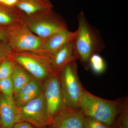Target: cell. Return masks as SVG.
<instances>
[{
    "instance_id": "8992f818",
    "label": "cell",
    "mask_w": 128,
    "mask_h": 128,
    "mask_svg": "<svg viewBox=\"0 0 128 128\" xmlns=\"http://www.w3.org/2000/svg\"><path fill=\"white\" fill-rule=\"evenodd\" d=\"M8 28V42L12 51L38 52L45 41L34 34L22 21Z\"/></svg>"
},
{
    "instance_id": "ac0fdd59",
    "label": "cell",
    "mask_w": 128,
    "mask_h": 128,
    "mask_svg": "<svg viewBox=\"0 0 128 128\" xmlns=\"http://www.w3.org/2000/svg\"><path fill=\"white\" fill-rule=\"evenodd\" d=\"M89 68L92 69L95 74H100L103 73L106 68L105 60L98 54L91 56L89 61Z\"/></svg>"
},
{
    "instance_id": "d6986e66",
    "label": "cell",
    "mask_w": 128,
    "mask_h": 128,
    "mask_svg": "<svg viewBox=\"0 0 128 128\" xmlns=\"http://www.w3.org/2000/svg\"><path fill=\"white\" fill-rule=\"evenodd\" d=\"M0 92L6 98L14 102V88L11 77L0 80Z\"/></svg>"
},
{
    "instance_id": "44dd1931",
    "label": "cell",
    "mask_w": 128,
    "mask_h": 128,
    "mask_svg": "<svg viewBox=\"0 0 128 128\" xmlns=\"http://www.w3.org/2000/svg\"><path fill=\"white\" fill-rule=\"evenodd\" d=\"M12 50L8 41L0 40V63L9 57Z\"/></svg>"
},
{
    "instance_id": "4fadbf2b",
    "label": "cell",
    "mask_w": 128,
    "mask_h": 128,
    "mask_svg": "<svg viewBox=\"0 0 128 128\" xmlns=\"http://www.w3.org/2000/svg\"><path fill=\"white\" fill-rule=\"evenodd\" d=\"M43 90V87L40 83L33 79L14 95V104L20 108L42 93Z\"/></svg>"
},
{
    "instance_id": "e0dca14e",
    "label": "cell",
    "mask_w": 128,
    "mask_h": 128,
    "mask_svg": "<svg viewBox=\"0 0 128 128\" xmlns=\"http://www.w3.org/2000/svg\"><path fill=\"white\" fill-rule=\"evenodd\" d=\"M16 63L10 57L6 58L0 63V80L10 78Z\"/></svg>"
},
{
    "instance_id": "6da1fadb",
    "label": "cell",
    "mask_w": 128,
    "mask_h": 128,
    "mask_svg": "<svg viewBox=\"0 0 128 128\" xmlns=\"http://www.w3.org/2000/svg\"><path fill=\"white\" fill-rule=\"evenodd\" d=\"M77 19L78 26L73 40L74 48L77 59L88 70L90 57L99 54L105 44L99 30L89 23L84 11L80 12Z\"/></svg>"
},
{
    "instance_id": "4316f807",
    "label": "cell",
    "mask_w": 128,
    "mask_h": 128,
    "mask_svg": "<svg viewBox=\"0 0 128 128\" xmlns=\"http://www.w3.org/2000/svg\"><path fill=\"white\" fill-rule=\"evenodd\" d=\"M47 126H45V127H42L41 128H47Z\"/></svg>"
},
{
    "instance_id": "3957f363",
    "label": "cell",
    "mask_w": 128,
    "mask_h": 128,
    "mask_svg": "<svg viewBox=\"0 0 128 128\" xmlns=\"http://www.w3.org/2000/svg\"><path fill=\"white\" fill-rule=\"evenodd\" d=\"M22 22L34 34L44 39L68 28L64 18L53 9L32 16H25Z\"/></svg>"
},
{
    "instance_id": "277c9868",
    "label": "cell",
    "mask_w": 128,
    "mask_h": 128,
    "mask_svg": "<svg viewBox=\"0 0 128 128\" xmlns=\"http://www.w3.org/2000/svg\"><path fill=\"white\" fill-rule=\"evenodd\" d=\"M9 57L37 80H45L55 74L50 56L33 51H12Z\"/></svg>"
},
{
    "instance_id": "30bf717a",
    "label": "cell",
    "mask_w": 128,
    "mask_h": 128,
    "mask_svg": "<svg viewBox=\"0 0 128 128\" xmlns=\"http://www.w3.org/2000/svg\"><path fill=\"white\" fill-rule=\"evenodd\" d=\"M53 72L58 74L67 64L78 60L74 48L73 40L59 48L50 56Z\"/></svg>"
},
{
    "instance_id": "cb8c5ba5",
    "label": "cell",
    "mask_w": 128,
    "mask_h": 128,
    "mask_svg": "<svg viewBox=\"0 0 128 128\" xmlns=\"http://www.w3.org/2000/svg\"><path fill=\"white\" fill-rule=\"evenodd\" d=\"M19 0H0V4L8 6H15Z\"/></svg>"
},
{
    "instance_id": "9c48e42d",
    "label": "cell",
    "mask_w": 128,
    "mask_h": 128,
    "mask_svg": "<svg viewBox=\"0 0 128 128\" xmlns=\"http://www.w3.org/2000/svg\"><path fill=\"white\" fill-rule=\"evenodd\" d=\"M86 115L80 108L65 106L54 116L48 128H82Z\"/></svg>"
},
{
    "instance_id": "d4e9b609",
    "label": "cell",
    "mask_w": 128,
    "mask_h": 128,
    "mask_svg": "<svg viewBox=\"0 0 128 128\" xmlns=\"http://www.w3.org/2000/svg\"><path fill=\"white\" fill-rule=\"evenodd\" d=\"M115 128H127L124 126L122 124H118L114 127Z\"/></svg>"
},
{
    "instance_id": "ba28073f",
    "label": "cell",
    "mask_w": 128,
    "mask_h": 128,
    "mask_svg": "<svg viewBox=\"0 0 128 128\" xmlns=\"http://www.w3.org/2000/svg\"><path fill=\"white\" fill-rule=\"evenodd\" d=\"M19 108L22 121L28 122L37 128L49 125L43 92Z\"/></svg>"
},
{
    "instance_id": "2e32d148",
    "label": "cell",
    "mask_w": 128,
    "mask_h": 128,
    "mask_svg": "<svg viewBox=\"0 0 128 128\" xmlns=\"http://www.w3.org/2000/svg\"><path fill=\"white\" fill-rule=\"evenodd\" d=\"M25 69L16 64L11 78L13 88L14 95L33 78Z\"/></svg>"
},
{
    "instance_id": "8fae6325",
    "label": "cell",
    "mask_w": 128,
    "mask_h": 128,
    "mask_svg": "<svg viewBox=\"0 0 128 128\" xmlns=\"http://www.w3.org/2000/svg\"><path fill=\"white\" fill-rule=\"evenodd\" d=\"M0 118L1 128H11L15 124L21 122L20 109L2 94H0Z\"/></svg>"
},
{
    "instance_id": "ffe728a7",
    "label": "cell",
    "mask_w": 128,
    "mask_h": 128,
    "mask_svg": "<svg viewBox=\"0 0 128 128\" xmlns=\"http://www.w3.org/2000/svg\"><path fill=\"white\" fill-rule=\"evenodd\" d=\"M82 128H112L100 121L85 116L83 120Z\"/></svg>"
},
{
    "instance_id": "7a4b0ae2",
    "label": "cell",
    "mask_w": 128,
    "mask_h": 128,
    "mask_svg": "<svg viewBox=\"0 0 128 128\" xmlns=\"http://www.w3.org/2000/svg\"><path fill=\"white\" fill-rule=\"evenodd\" d=\"M120 100L110 101L92 95L84 89L79 108L86 116L90 117L107 124L114 127L125 108Z\"/></svg>"
},
{
    "instance_id": "9a60e30c",
    "label": "cell",
    "mask_w": 128,
    "mask_h": 128,
    "mask_svg": "<svg viewBox=\"0 0 128 128\" xmlns=\"http://www.w3.org/2000/svg\"><path fill=\"white\" fill-rule=\"evenodd\" d=\"M25 16L16 6H8L0 4V26L8 28L22 21Z\"/></svg>"
},
{
    "instance_id": "52a82bcc",
    "label": "cell",
    "mask_w": 128,
    "mask_h": 128,
    "mask_svg": "<svg viewBox=\"0 0 128 128\" xmlns=\"http://www.w3.org/2000/svg\"><path fill=\"white\" fill-rule=\"evenodd\" d=\"M43 87L50 124L54 117L65 106L59 74L50 76Z\"/></svg>"
},
{
    "instance_id": "484cf974",
    "label": "cell",
    "mask_w": 128,
    "mask_h": 128,
    "mask_svg": "<svg viewBox=\"0 0 128 128\" xmlns=\"http://www.w3.org/2000/svg\"><path fill=\"white\" fill-rule=\"evenodd\" d=\"M0 128H1V122L0 118Z\"/></svg>"
},
{
    "instance_id": "5b68a950",
    "label": "cell",
    "mask_w": 128,
    "mask_h": 128,
    "mask_svg": "<svg viewBox=\"0 0 128 128\" xmlns=\"http://www.w3.org/2000/svg\"><path fill=\"white\" fill-rule=\"evenodd\" d=\"M77 65L76 60H73L59 73L65 105L73 108H79L84 90L79 79Z\"/></svg>"
},
{
    "instance_id": "7c38bea8",
    "label": "cell",
    "mask_w": 128,
    "mask_h": 128,
    "mask_svg": "<svg viewBox=\"0 0 128 128\" xmlns=\"http://www.w3.org/2000/svg\"><path fill=\"white\" fill-rule=\"evenodd\" d=\"M76 34V31L72 32L68 28L56 32L45 39L38 52L50 56L65 44L73 40Z\"/></svg>"
},
{
    "instance_id": "7402d4cb",
    "label": "cell",
    "mask_w": 128,
    "mask_h": 128,
    "mask_svg": "<svg viewBox=\"0 0 128 128\" xmlns=\"http://www.w3.org/2000/svg\"><path fill=\"white\" fill-rule=\"evenodd\" d=\"M37 128L25 121H21L14 124L11 128Z\"/></svg>"
},
{
    "instance_id": "603a6c76",
    "label": "cell",
    "mask_w": 128,
    "mask_h": 128,
    "mask_svg": "<svg viewBox=\"0 0 128 128\" xmlns=\"http://www.w3.org/2000/svg\"><path fill=\"white\" fill-rule=\"evenodd\" d=\"M0 40L8 41V28L0 26Z\"/></svg>"
},
{
    "instance_id": "5bb4252c",
    "label": "cell",
    "mask_w": 128,
    "mask_h": 128,
    "mask_svg": "<svg viewBox=\"0 0 128 128\" xmlns=\"http://www.w3.org/2000/svg\"><path fill=\"white\" fill-rule=\"evenodd\" d=\"M16 6L25 16L48 11L53 9L50 0H19Z\"/></svg>"
}]
</instances>
